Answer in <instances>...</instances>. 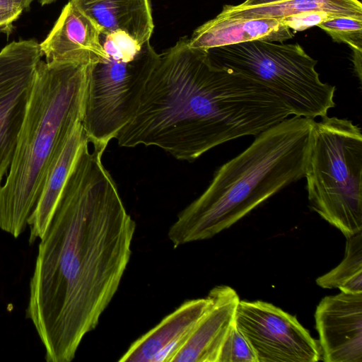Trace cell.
<instances>
[{"label":"cell","mask_w":362,"mask_h":362,"mask_svg":"<svg viewBox=\"0 0 362 362\" xmlns=\"http://www.w3.org/2000/svg\"><path fill=\"white\" fill-rule=\"evenodd\" d=\"M24 8L21 6L0 3V33L9 34L13 23L18 18Z\"/></svg>","instance_id":"22"},{"label":"cell","mask_w":362,"mask_h":362,"mask_svg":"<svg viewBox=\"0 0 362 362\" xmlns=\"http://www.w3.org/2000/svg\"><path fill=\"white\" fill-rule=\"evenodd\" d=\"M188 38L159 54L136 114L115 138L119 146H156L190 162L291 115L268 89L215 66Z\"/></svg>","instance_id":"2"},{"label":"cell","mask_w":362,"mask_h":362,"mask_svg":"<svg viewBox=\"0 0 362 362\" xmlns=\"http://www.w3.org/2000/svg\"><path fill=\"white\" fill-rule=\"evenodd\" d=\"M287 0H245L243 3L240 4L243 6H261L264 4L277 3Z\"/></svg>","instance_id":"24"},{"label":"cell","mask_w":362,"mask_h":362,"mask_svg":"<svg viewBox=\"0 0 362 362\" xmlns=\"http://www.w3.org/2000/svg\"><path fill=\"white\" fill-rule=\"evenodd\" d=\"M323 288H338L348 293H362V231L346 238L343 260L316 279Z\"/></svg>","instance_id":"18"},{"label":"cell","mask_w":362,"mask_h":362,"mask_svg":"<svg viewBox=\"0 0 362 362\" xmlns=\"http://www.w3.org/2000/svg\"><path fill=\"white\" fill-rule=\"evenodd\" d=\"M81 147L40 239L26 316L48 362H69L116 294L132 255L136 223L102 162Z\"/></svg>","instance_id":"1"},{"label":"cell","mask_w":362,"mask_h":362,"mask_svg":"<svg viewBox=\"0 0 362 362\" xmlns=\"http://www.w3.org/2000/svg\"><path fill=\"white\" fill-rule=\"evenodd\" d=\"M315 320L324 361L362 362V293L325 297Z\"/></svg>","instance_id":"10"},{"label":"cell","mask_w":362,"mask_h":362,"mask_svg":"<svg viewBox=\"0 0 362 362\" xmlns=\"http://www.w3.org/2000/svg\"><path fill=\"white\" fill-rule=\"evenodd\" d=\"M334 17L323 12L310 11L287 16L279 20L290 30L301 31L315 25L317 26L320 23Z\"/></svg>","instance_id":"21"},{"label":"cell","mask_w":362,"mask_h":362,"mask_svg":"<svg viewBox=\"0 0 362 362\" xmlns=\"http://www.w3.org/2000/svg\"><path fill=\"white\" fill-rule=\"evenodd\" d=\"M38 2L42 5V6H45V5H48V4H50L54 1H56L57 0H37Z\"/></svg>","instance_id":"26"},{"label":"cell","mask_w":362,"mask_h":362,"mask_svg":"<svg viewBox=\"0 0 362 362\" xmlns=\"http://www.w3.org/2000/svg\"><path fill=\"white\" fill-rule=\"evenodd\" d=\"M210 305V300H188L134 341L119 362H173Z\"/></svg>","instance_id":"12"},{"label":"cell","mask_w":362,"mask_h":362,"mask_svg":"<svg viewBox=\"0 0 362 362\" xmlns=\"http://www.w3.org/2000/svg\"><path fill=\"white\" fill-rule=\"evenodd\" d=\"M315 121L289 117L257 134L215 172L204 192L178 214L168 236L174 247L214 237L305 177Z\"/></svg>","instance_id":"3"},{"label":"cell","mask_w":362,"mask_h":362,"mask_svg":"<svg viewBox=\"0 0 362 362\" xmlns=\"http://www.w3.org/2000/svg\"><path fill=\"white\" fill-rule=\"evenodd\" d=\"M218 362H257L253 349L238 328L235 321L223 341Z\"/></svg>","instance_id":"20"},{"label":"cell","mask_w":362,"mask_h":362,"mask_svg":"<svg viewBox=\"0 0 362 362\" xmlns=\"http://www.w3.org/2000/svg\"><path fill=\"white\" fill-rule=\"evenodd\" d=\"M207 297L209 308L173 362H218L221 346L235 321L240 298L228 286L214 287Z\"/></svg>","instance_id":"13"},{"label":"cell","mask_w":362,"mask_h":362,"mask_svg":"<svg viewBox=\"0 0 362 362\" xmlns=\"http://www.w3.org/2000/svg\"><path fill=\"white\" fill-rule=\"evenodd\" d=\"M87 140L82 124L79 123L51 163L37 204L28 221L30 244L45 234L79 150Z\"/></svg>","instance_id":"16"},{"label":"cell","mask_w":362,"mask_h":362,"mask_svg":"<svg viewBox=\"0 0 362 362\" xmlns=\"http://www.w3.org/2000/svg\"><path fill=\"white\" fill-rule=\"evenodd\" d=\"M235 324L253 349L257 362H316L315 340L295 316L261 300H240Z\"/></svg>","instance_id":"8"},{"label":"cell","mask_w":362,"mask_h":362,"mask_svg":"<svg viewBox=\"0 0 362 362\" xmlns=\"http://www.w3.org/2000/svg\"><path fill=\"white\" fill-rule=\"evenodd\" d=\"M292 37L291 30L279 19L232 18L218 15L194 30L188 38V45L207 51L254 40L283 42Z\"/></svg>","instance_id":"14"},{"label":"cell","mask_w":362,"mask_h":362,"mask_svg":"<svg viewBox=\"0 0 362 362\" xmlns=\"http://www.w3.org/2000/svg\"><path fill=\"white\" fill-rule=\"evenodd\" d=\"M207 54L215 66L268 89L293 116L315 119L335 106V87L320 80L317 62L297 43L254 40L211 48Z\"/></svg>","instance_id":"7"},{"label":"cell","mask_w":362,"mask_h":362,"mask_svg":"<svg viewBox=\"0 0 362 362\" xmlns=\"http://www.w3.org/2000/svg\"><path fill=\"white\" fill-rule=\"evenodd\" d=\"M103 34L98 24L74 0H69L40 47L45 60L92 64L107 56Z\"/></svg>","instance_id":"11"},{"label":"cell","mask_w":362,"mask_h":362,"mask_svg":"<svg viewBox=\"0 0 362 362\" xmlns=\"http://www.w3.org/2000/svg\"><path fill=\"white\" fill-rule=\"evenodd\" d=\"M106 57L88 66L82 126L93 146L107 148L136 114L159 54L123 31L103 35Z\"/></svg>","instance_id":"6"},{"label":"cell","mask_w":362,"mask_h":362,"mask_svg":"<svg viewBox=\"0 0 362 362\" xmlns=\"http://www.w3.org/2000/svg\"><path fill=\"white\" fill-rule=\"evenodd\" d=\"M334 41L348 45L352 50H362V18L338 16L319 25Z\"/></svg>","instance_id":"19"},{"label":"cell","mask_w":362,"mask_h":362,"mask_svg":"<svg viewBox=\"0 0 362 362\" xmlns=\"http://www.w3.org/2000/svg\"><path fill=\"white\" fill-rule=\"evenodd\" d=\"M310 11L323 12L334 17L362 18V4L360 0H287L261 6L225 5L218 16L243 19H280Z\"/></svg>","instance_id":"17"},{"label":"cell","mask_w":362,"mask_h":362,"mask_svg":"<svg viewBox=\"0 0 362 362\" xmlns=\"http://www.w3.org/2000/svg\"><path fill=\"white\" fill-rule=\"evenodd\" d=\"M352 61L356 76L359 78V81H361L362 50H352Z\"/></svg>","instance_id":"23"},{"label":"cell","mask_w":362,"mask_h":362,"mask_svg":"<svg viewBox=\"0 0 362 362\" xmlns=\"http://www.w3.org/2000/svg\"><path fill=\"white\" fill-rule=\"evenodd\" d=\"M88 64L42 60L5 183L0 185V228L24 232L47 170L81 123Z\"/></svg>","instance_id":"4"},{"label":"cell","mask_w":362,"mask_h":362,"mask_svg":"<svg viewBox=\"0 0 362 362\" xmlns=\"http://www.w3.org/2000/svg\"><path fill=\"white\" fill-rule=\"evenodd\" d=\"M42 57L34 40L13 41L0 50V185L13 158Z\"/></svg>","instance_id":"9"},{"label":"cell","mask_w":362,"mask_h":362,"mask_svg":"<svg viewBox=\"0 0 362 362\" xmlns=\"http://www.w3.org/2000/svg\"><path fill=\"white\" fill-rule=\"evenodd\" d=\"M309 206L346 238L362 231V133L352 121L315 122L305 177Z\"/></svg>","instance_id":"5"},{"label":"cell","mask_w":362,"mask_h":362,"mask_svg":"<svg viewBox=\"0 0 362 362\" xmlns=\"http://www.w3.org/2000/svg\"><path fill=\"white\" fill-rule=\"evenodd\" d=\"M34 0H0V3L13 4L28 8Z\"/></svg>","instance_id":"25"},{"label":"cell","mask_w":362,"mask_h":362,"mask_svg":"<svg viewBox=\"0 0 362 362\" xmlns=\"http://www.w3.org/2000/svg\"><path fill=\"white\" fill-rule=\"evenodd\" d=\"M361 1V0H360Z\"/></svg>","instance_id":"27"},{"label":"cell","mask_w":362,"mask_h":362,"mask_svg":"<svg viewBox=\"0 0 362 362\" xmlns=\"http://www.w3.org/2000/svg\"><path fill=\"white\" fill-rule=\"evenodd\" d=\"M103 33L123 31L141 45L150 41L154 23L151 0H74Z\"/></svg>","instance_id":"15"}]
</instances>
